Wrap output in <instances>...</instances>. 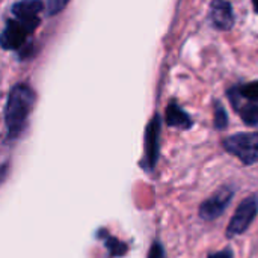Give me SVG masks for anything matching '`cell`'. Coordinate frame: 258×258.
Returning a JSON list of instances; mask_svg holds the SVG:
<instances>
[{
    "instance_id": "obj_3",
    "label": "cell",
    "mask_w": 258,
    "mask_h": 258,
    "mask_svg": "<svg viewBox=\"0 0 258 258\" xmlns=\"http://www.w3.org/2000/svg\"><path fill=\"white\" fill-rule=\"evenodd\" d=\"M36 27L38 24L24 23L17 18L8 20L0 36L2 47L5 50H21L26 45L29 35H32Z\"/></svg>"
},
{
    "instance_id": "obj_11",
    "label": "cell",
    "mask_w": 258,
    "mask_h": 258,
    "mask_svg": "<svg viewBox=\"0 0 258 258\" xmlns=\"http://www.w3.org/2000/svg\"><path fill=\"white\" fill-rule=\"evenodd\" d=\"M97 237L103 240V243H104V246H106V249H107V252H109V258L124 257V255L127 254V251H128V246H127L124 242L115 239V237L110 236L106 230H100V231L97 233Z\"/></svg>"
},
{
    "instance_id": "obj_7",
    "label": "cell",
    "mask_w": 258,
    "mask_h": 258,
    "mask_svg": "<svg viewBox=\"0 0 258 258\" xmlns=\"http://www.w3.org/2000/svg\"><path fill=\"white\" fill-rule=\"evenodd\" d=\"M210 21L219 30H230L234 24L233 5L225 0H215L210 3Z\"/></svg>"
},
{
    "instance_id": "obj_4",
    "label": "cell",
    "mask_w": 258,
    "mask_h": 258,
    "mask_svg": "<svg viewBox=\"0 0 258 258\" xmlns=\"http://www.w3.org/2000/svg\"><path fill=\"white\" fill-rule=\"evenodd\" d=\"M258 213V197L257 195H251L248 198H245L239 207L236 209L228 228H227V236L228 237H236L243 234L249 225L252 224V221L255 219Z\"/></svg>"
},
{
    "instance_id": "obj_1",
    "label": "cell",
    "mask_w": 258,
    "mask_h": 258,
    "mask_svg": "<svg viewBox=\"0 0 258 258\" xmlns=\"http://www.w3.org/2000/svg\"><path fill=\"white\" fill-rule=\"evenodd\" d=\"M35 100V91L26 83H17L9 89L5 104V125L8 139L14 141L23 133Z\"/></svg>"
},
{
    "instance_id": "obj_15",
    "label": "cell",
    "mask_w": 258,
    "mask_h": 258,
    "mask_svg": "<svg viewBox=\"0 0 258 258\" xmlns=\"http://www.w3.org/2000/svg\"><path fill=\"white\" fill-rule=\"evenodd\" d=\"M148 258H166L165 257V249H163V246L159 242H154L153 246L150 248Z\"/></svg>"
},
{
    "instance_id": "obj_17",
    "label": "cell",
    "mask_w": 258,
    "mask_h": 258,
    "mask_svg": "<svg viewBox=\"0 0 258 258\" xmlns=\"http://www.w3.org/2000/svg\"><path fill=\"white\" fill-rule=\"evenodd\" d=\"M252 6H254L255 12H257V14H258V0H257V2H254V3H252Z\"/></svg>"
},
{
    "instance_id": "obj_10",
    "label": "cell",
    "mask_w": 258,
    "mask_h": 258,
    "mask_svg": "<svg viewBox=\"0 0 258 258\" xmlns=\"http://www.w3.org/2000/svg\"><path fill=\"white\" fill-rule=\"evenodd\" d=\"M228 98L233 107L240 101H258V80L231 88L228 91Z\"/></svg>"
},
{
    "instance_id": "obj_12",
    "label": "cell",
    "mask_w": 258,
    "mask_h": 258,
    "mask_svg": "<svg viewBox=\"0 0 258 258\" xmlns=\"http://www.w3.org/2000/svg\"><path fill=\"white\" fill-rule=\"evenodd\" d=\"M234 109L246 125H258V101H240Z\"/></svg>"
},
{
    "instance_id": "obj_9",
    "label": "cell",
    "mask_w": 258,
    "mask_h": 258,
    "mask_svg": "<svg viewBox=\"0 0 258 258\" xmlns=\"http://www.w3.org/2000/svg\"><path fill=\"white\" fill-rule=\"evenodd\" d=\"M165 121H166V124L169 127L180 128V130H189L194 125V121L190 119V116L187 115V112H184L183 107L175 100H172L168 104Z\"/></svg>"
},
{
    "instance_id": "obj_5",
    "label": "cell",
    "mask_w": 258,
    "mask_h": 258,
    "mask_svg": "<svg viewBox=\"0 0 258 258\" xmlns=\"http://www.w3.org/2000/svg\"><path fill=\"white\" fill-rule=\"evenodd\" d=\"M233 197L234 189L231 186H222L200 206V218L204 221H215L227 210Z\"/></svg>"
},
{
    "instance_id": "obj_2",
    "label": "cell",
    "mask_w": 258,
    "mask_h": 258,
    "mask_svg": "<svg viewBox=\"0 0 258 258\" xmlns=\"http://www.w3.org/2000/svg\"><path fill=\"white\" fill-rule=\"evenodd\" d=\"M224 148L245 165L258 163V133H236L222 141Z\"/></svg>"
},
{
    "instance_id": "obj_8",
    "label": "cell",
    "mask_w": 258,
    "mask_h": 258,
    "mask_svg": "<svg viewBox=\"0 0 258 258\" xmlns=\"http://www.w3.org/2000/svg\"><path fill=\"white\" fill-rule=\"evenodd\" d=\"M44 6L45 5L39 0H23V2H15L11 6V12L17 20H21L24 23L39 24V14L42 12Z\"/></svg>"
},
{
    "instance_id": "obj_6",
    "label": "cell",
    "mask_w": 258,
    "mask_h": 258,
    "mask_svg": "<svg viewBox=\"0 0 258 258\" xmlns=\"http://www.w3.org/2000/svg\"><path fill=\"white\" fill-rule=\"evenodd\" d=\"M162 119L156 113L145 128V157L142 166L148 171H153L159 160V139H160Z\"/></svg>"
},
{
    "instance_id": "obj_13",
    "label": "cell",
    "mask_w": 258,
    "mask_h": 258,
    "mask_svg": "<svg viewBox=\"0 0 258 258\" xmlns=\"http://www.w3.org/2000/svg\"><path fill=\"white\" fill-rule=\"evenodd\" d=\"M227 125H228V113L224 109V106L218 101L215 104V128L225 130Z\"/></svg>"
},
{
    "instance_id": "obj_16",
    "label": "cell",
    "mask_w": 258,
    "mask_h": 258,
    "mask_svg": "<svg viewBox=\"0 0 258 258\" xmlns=\"http://www.w3.org/2000/svg\"><path fill=\"white\" fill-rule=\"evenodd\" d=\"M209 258H233V251L231 249H224L221 252H213Z\"/></svg>"
},
{
    "instance_id": "obj_14",
    "label": "cell",
    "mask_w": 258,
    "mask_h": 258,
    "mask_svg": "<svg viewBox=\"0 0 258 258\" xmlns=\"http://www.w3.org/2000/svg\"><path fill=\"white\" fill-rule=\"evenodd\" d=\"M68 5V2H60V0H50L45 6H47V14L48 15H54L57 12H60L65 6Z\"/></svg>"
}]
</instances>
